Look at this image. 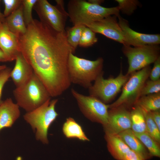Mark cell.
Wrapping results in <instances>:
<instances>
[{
	"instance_id": "8992f818",
	"label": "cell",
	"mask_w": 160,
	"mask_h": 160,
	"mask_svg": "<svg viewBox=\"0 0 160 160\" xmlns=\"http://www.w3.org/2000/svg\"><path fill=\"white\" fill-rule=\"evenodd\" d=\"M151 70L149 65L131 74L123 86L119 97L113 103L109 105V109L121 105L128 109L134 106L140 97L142 89L149 77Z\"/></svg>"
},
{
	"instance_id": "e575fe53",
	"label": "cell",
	"mask_w": 160,
	"mask_h": 160,
	"mask_svg": "<svg viewBox=\"0 0 160 160\" xmlns=\"http://www.w3.org/2000/svg\"><path fill=\"white\" fill-rule=\"evenodd\" d=\"M7 61L8 60L4 54L0 49V62H4Z\"/></svg>"
},
{
	"instance_id": "d4e9b609",
	"label": "cell",
	"mask_w": 160,
	"mask_h": 160,
	"mask_svg": "<svg viewBox=\"0 0 160 160\" xmlns=\"http://www.w3.org/2000/svg\"><path fill=\"white\" fill-rule=\"evenodd\" d=\"M143 111L145 119L147 132L160 144V130L153 120L150 112Z\"/></svg>"
},
{
	"instance_id": "52a82bcc",
	"label": "cell",
	"mask_w": 160,
	"mask_h": 160,
	"mask_svg": "<svg viewBox=\"0 0 160 160\" xmlns=\"http://www.w3.org/2000/svg\"><path fill=\"white\" fill-rule=\"evenodd\" d=\"M122 51L127 58L129 67L127 74L149 66L160 57L159 45H148L137 47L123 45Z\"/></svg>"
},
{
	"instance_id": "d590c367",
	"label": "cell",
	"mask_w": 160,
	"mask_h": 160,
	"mask_svg": "<svg viewBox=\"0 0 160 160\" xmlns=\"http://www.w3.org/2000/svg\"><path fill=\"white\" fill-rule=\"evenodd\" d=\"M103 1L100 0H89L88 2L91 3L100 5Z\"/></svg>"
},
{
	"instance_id": "83f0119b",
	"label": "cell",
	"mask_w": 160,
	"mask_h": 160,
	"mask_svg": "<svg viewBox=\"0 0 160 160\" xmlns=\"http://www.w3.org/2000/svg\"><path fill=\"white\" fill-rule=\"evenodd\" d=\"M118 4L119 11L128 15H131L136 9L139 4L135 0H116Z\"/></svg>"
},
{
	"instance_id": "74e56055",
	"label": "cell",
	"mask_w": 160,
	"mask_h": 160,
	"mask_svg": "<svg viewBox=\"0 0 160 160\" xmlns=\"http://www.w3.org/2000/svg\"><path fill=\"white\" fill-rule=\"evenodd\" d=\"M5 65H0V71L7 67Z\"/></svg>"
},
{
	"instance_id": "5b68a950",
	"label": "cell",
	"mask_w": 160,
	"mask_h": 160,
	"mask_svg": "<svg viewBox=\"0 0 160 160\" xmlns=\"http://www.w3.org/2000/svg\"><path fill=\"white\" fill-rule=\"evenodd\" d=\"M16 103L26 112L31 111L51 99L46 88L34 73L25 83L13 90Z\"/></svg>"
},
{
	"instance_id": "484cf974",
	"label": "cell",
	"mask_w": 160,
	"mask_h": 160,
	"mask_svg": "<svg viewBox=\"0 0 160 160\" xmlns=\"http://www.w3.org/2000/svg\"><path fill=\"white\" fill-rule=\"evenodd\" d=\"M97 41L95 33L86 26L82 32L79 45L82 47H88L92 46Z\"/></svg>"
},
{
	"instance_id": "9c48e42d",
	"label": "cell",
	"mask_w": 160,
	"mask_h": 160,
	"mask_svg": "<svg viewBox=\"0 0 160 160\" xmlns=\"http://www.w3.org/2000/svg\"><path fill=\"white\" fill-rule=\"evenodd\" d=\"M103 73L100 75L88 89L89 95L106 104L110 102L120 91L130 75L124 74L121 69L116 77L105 79Z\"/></svg>"
},
{
	"instance_id": "ba28073f",
	"label": "cell",
	"mask_w": 160,
	"mask_h": 160,
	"mask_svg": "<svg viewBox=\"0 0 160 160\" xmlns=\"http://www.w3.org/2000/svg\"><path fill=\"white\" fill-rule=\"evenodd\" d=\"M55 1L57 5L55 6L47 0H37L33 9L39 17L40 21L57 31H65L68 14L65 10L64 1Z\"/></svg>"
},
{
	"instance_id": "30bf717a",
	"label": "cell",
	"mask_w": 160,
	"mask_h": 160,
	"mask_svg": "<svg viewBox=\"0 0 160 160\" xmlns=\"http://www.w3.org/2000/svg\"><path fill=\"white\" fill-rule=\"evenodd\" d=\"M71 93L77 103L81 111L91 121L101 124L103 127L108 122L109 105L92 96L81 94L73 89Z\"/></svg>"
},
{
	"instance_id": "4dcf8cb0",
	"label": "cell",
	"mask_w": 160,
	"mask_h": 160,
	"mask_svg": "<svg viewBox=\"0 0 160 160\" xmlns=\"http://www.w3.org/2000/svg\"><path fill=\"white\" fill-rule=\"evenodd\" d=\"M11 68L7 67L0 71V101L1 100L3 87L10 78Z\"/></svg>"
},
{
	"instance_id": "9a60e30c",
	"label": "cell",
	"mask_w": 160,
	"mask_h": 160,
	"mask_svg": "<svg viewBox=\"0 0 160 160\" xmlns=\"http://www.w3.org/2000/svg\"><path fill=\"white\" fill-rule=\"evenodd\" d=\"M19 107L10 98L0 101V132L11 127L20 115Z\"/></svg>"
},
{
	"instance_id": "e0dca14e",
	"label": "cell",
	"mask_w": 160,
	"mask_h": 160,
	"mask_svg": "<svg viewBox=\"0 0 160 160\" xmlns=\"http://www.w3.org/2000/svg\"><path fill=\"white\" fill-rule=\"evenodd\" d=\"M117 135L130 149L139 154L145 160L149 159L152 157L131 129L124 131Z\"/></svg>"
},
{
	"instance_id": "5bb4252c",
	"label": "cell",
	"mask_w": 160,
	"mask_h": 160,
	"mask_svg": "<svg viewBox=\"0 0 160 160\" xmlns=\"http://www.w3.org/2000/svg\"><path fill=\"white\" fill-rule=\"evenodd\" d=\"M0 49L8 61L15 60L20 53L19 37L9 30L5 22L0 20Z\"/></svg>"
},
{
	"instance_id": "ac0fdd59",
	"label": "cell",
	"mask_w": 160,
	"mask_h": 160,
	"mask_svg": "<svg viewBox=\"0 0 160 160\" xmlns=\"http://www.w3.org/2000/svg\"><path fill=\"white\" fill-rule=\"evenodd\" d=\"M5 22L9 30L19 37L25 33L27 27L23 18L22 4L6 17Z\"/></svg>"
},
{
	"instance_id": "4fadbf2b",
	"label": "cell",
	"mask_w": 160,
	"mask_h": 160,
	"mask_svg": "<svg viewBox=\"0 0 160 160\" xmlns=\"http://www.w3.org/2000/svg\"><path fill=\"white\" fill-rule=\"evenodd\" d=\"M119 24L123 33L125 45L137 47L148 45H159V34H147L135 31L131 29L128 21L120 15L117 16Z\"/></svg>"
},
{
	"instance_id": "7402d4cb",
	"label": "cell",
	"mask_w": 160,
	"mask_h": 160,
	"mask_svg": "<svg viewBox=\"0 0 160 160\" xmlns=\"http://www.w3.org/2000/svg\"><path fill=\"white\" fill-rule=\"evenodd\" d=\"M135 105L146 112L160 110V92L141 96Z\"/></svg>"
},
{
	"instance_id": "3957f363",
	"label": "cell",
	"mask_w": 160,
	"mask_h": 160,
	"mask_svg": "<svg viewBox=\"0 0 160 160\" xmlns=\"http://www.w3.org/2000/svg\"><path fill=\"white\" fill-rule=\"evenodd\" d=\"M103 60L101 57L91 60L70 53L68 61V70L71 83L88 89L92 85V82L103 73Z\"/></svg>"
},
{
	"instance_id": "277c9868",
	"label": "cell",
	"mask_w": 160,
	"mask_h": 160,
	"mask_svg": "<svg viewBox=\"0 0 160 160\" xmlns=\"http://www.w3.org/2000/svg\"><path fill=\"white\" fill-rule=\"evenodd\" d=\"M58 99L48 100L34 110L26 112L23 115L26 122L31 126L35 133L36 140L43 144L49 143L48 132L52 124L58 114L55 109Z\"/></svg>"
},
{
	"instance_id": "836d02e7",
	"label": "cell",
	"mask_w": 160,
	"mask_h": 160,
	"mask_svg": "<svg viewBox=\"0 0 160 160\" xmlns=\"http://www.w3.org/2000/svg\"><path fill=\"white\" fill-rule=\"evenodd\" d=\"M151 117L160 130V111L156 110L150 112Z\"/></svg>"
},
{
	"instance_id": "d6a6232c",
	"label": "cell",
	"mask_w": 160,
	"mask_h": 160,
	"mask_svg": "<svg viewBox=\"0 0 160 160\" xmlns=\"http://www.w3.org/2000/svg\"><path fill=\"white\" fill-rule=\"evenodd\" d=\"M122 160H145L141 156L129 149L124 155Z\"/></svg>"
},
{
	"instance_id": "1f68e13d",
	"label": "cell",
	"mask_w": 160,
	"mask_h": 160,
	"mask_svg": "<svg viewBox=\"0 0 160 160\" xmlns=\"http://www.w3.org/2000/svg\"><path fill=\"white\" fill-rule=\"evenodd\" d=\"M153 66L149 76L150 80L157 81L160 79V56L154 62Z\"/></svg>"
},
{
	"instance_id": "7a4b0ae2",
	"label": "cell",
	"mask_w": 160,
	"mask_h": 160,
	"mask_svg": "<svg viewBox=\"0 0 160 160\" xmlns=\"http://www.w3.org/2000/svg\"><path fill=\"white\" fill-rule=\"evenodd\" d=\"M68 17L73 25H86L110 15L119 16L117 6L107 8L83 0H71L68 3Z\"/></svg>"
},
{
	"instance_id": "8fae6325",
	"label": "cell",
	"mask_w": 160,
	"mask_h": 160,
	"mask_svg": "<svg viewBox=\"0 0 160 160\" xmlns=\"http://www.w3.org/2000/svg\"><path fill=\"white\" fill-rule=\"evenodd\" d=\"M103 127L105 134L113 135L131 129L130 111L122 105L110 109L108 122Z\"/></svg>"
},
{
	"instance_id": "6da1fadb",
	"label": "cell",
	"mask_w": 160,
	"mask_h": 160,
	"mask_svg": "<svg viewBox=\"0 0 160 160\" xmlns=\"http://www.w3.org/2000/svg\"><path fill=\"white\" fill-rule=\"evenodd\" d=\"M19 37L20 52L43 84L50 96L61 95L71 84L68 70L70 53L65 31H57L33 19Z\"/></svg>"
},
{
	"instance_id": "cb8c5ba5",
	"label": "cell",
	"mask_w": 160,
	"mask_h": 160,
	"mask_svg": "<svg viewBox=\"0 0 160 160\" xmlns=\"http://www.w3.org/2000/svg\"><path fill=\"white\" fill-rule=\"evenodd\" d=\"M85 26L83 25H74L67 28L65 31L67 42L74 52L79 45L82 32Z\"/></svg>"
},
{
	"instance_id": "2e32d148",
	"label": "cell",
	"mask_w": 160,
	"mask_h": 160,
	"mask_svg": "<svg viewBox=\"0 0 160 160\" xmlns=\"http://www.w3.org/2000/svg\"><path fill=\"white\" fill-rule=\"evenodd\" d=\"M15 60V64L11 70L10 77L16 87H18L28 81L34 72L20 52L17 55Z\"/></svg>"
},
{
	"instance_id": "7c38bea8",
	"label": "cell",
	"mask_w": 160,
	"mask_h": 160,
	"mask_svg": "<svg viewBox=\"0 0 160 160\" xmlns=\"http://www.w3.org/2000/svg\"><path fill=\"white\" fill-rule=\"evenodd\" d=\"M117 16L112 15L85 25L95 33L125 45L123 32L117 20Z\"/></svg>"
},
{
	"instance_id": "44dd1931",
	"label": "cell",
	"mask_w": 160,
	"mask_h": 160,
	"mask_svg": "<svg viewBox=\"0 0 160 160\" xmlns=\"http://www.w3.org/2000/svg\"><path fill=\"white\" fill-rule=\"evenodd\" d=\"M130 111L131 129L135 134L147 132L144 113L139 106L134 105Z\"/></svg>"
},
{
	"instance_id": "603a6c76",
	"label": "cell",
	"mask_w": 160,
	"mask_h": 160,
	"mask_svg": "<svg viewBox=\"0 0 160 160\" xmlns=\"http://www.w3.org/2000/svg\"><path fill=\"white\" fill-rule=\"evenodd\" d=\"M135 134L143 144L152 156L160 157L159 143L146 132Z\"/></svg>"
},
{
	"instance_id": "f546056e",
	"label": "cell",
	"mask_w": 160,
	"mask_h": 160,
	"mask_svg": "<svg viewBox=\"0 0 160 160\" xmlns=\"http://www.w3.org/2000/svg\"><path fill=\"white\" fill-rule=\"evenodd\" d=\"M3 1L5 7L3 14L6 17L20 6L22 0H3Z\"/></svg>"
},
{
	"instance_id": "4316f807",
	"label": "cell",
	"mask_w": 160,
	"mask_h": 160,
	"mask_svg": "<svg viewBox=\"0 0 160 160\" xmlns=\"http://www.w3.org/2000/svg\"><path fill=\"white\" fill-rule=\"evenodd\" d=\"M37 0H22V11L25 25L27 27L33 21L32 9Z\"/></svg>"
},
{
	"instance_id": "ffe728a7",
	"label": "cell",
	"mask_w": 160,
	"mask_h": 160,
	"mask_svg": "<svg viewBox=\"0 0 160 160\" xmlns=\"http://www.w3.org/2000/svg\"><path fill=\"white\" fill-rule=\"evenodd\" d=\"M63 132L68 138H76L80 140L89 141L81 126L72 118L68 117L63 124Z\"/></svg>"
},
{
	"instance_id": "f1b7e54d",
	"label": "cell",
	"mask_w": 160,
	"mask_h": 160,
	"mask_svg": "<svg viewBox=\"0 0 160 160\" xmlns=\"http://www.w3.org/2000/svg\"><path fill=\"white\" fill-rule=\"evenodd\" d=\"M160 92V79L157 81L147 80L142 89L140 97Z\"/></svg>"
},
{
	"instance_id": "d6986e66",
	"label": "cell",
	"mask_w": 160,
	"mask_h": 160,
	"mask_svg": "<svg viewBox=\"0 0 160 160\" xmlns=\"http://www.w3.org/2000/svg\"><path fill=\"white\" fill-rule=\"evenodd\" d=\"M105 138L109 152L117 160H122L127 151L130 149L117 135L105 134Z\"/></svg>"
},
{
	"instance_id": "8d00e7d4",
	"label": "cell",
	"mask_w": 160,
	"mask_h": 160,
	"mask_svg": "<svg viewBox=\"0 0 160 160\" xmlns=\"http://www.w3.org/2000/svg\"><path fill=\"white\" fill-rule=\"evenodd\" d=\"M0 0V2H1ZM6 17L4 16L3 13H2L0 11V20L2 22H5Z\"/></svg>"
}]
</instances>
